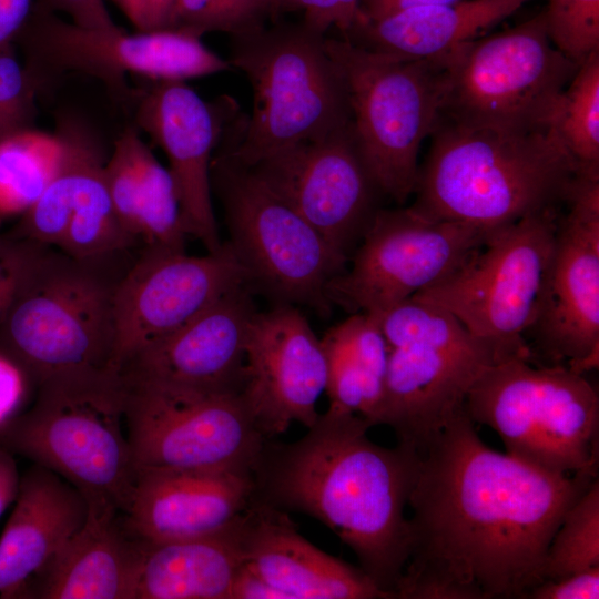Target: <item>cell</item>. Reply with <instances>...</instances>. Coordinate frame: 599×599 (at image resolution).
Wrapping results in <instances>:
<instances>
[{
    "mask_svg": "<svg viewBox=\"0 0 599 599\" xmlns=\"http://www.w3.org/2000/svg\"><path fill=\"white\" fill-rule=\"evenodd\" d=\"M419 455L396 598H528L556 530L597 474L554 473L496 451L465 408Z\"/></svg>",
    "mask_w": 599,
    "mask_h": 599,
    "instance_id": "1",
    "label": "cell"
},
{
    "mask_svg": "<svg viewBox=\"0 0 599 599\" xmlns=\"http://www.w3.org/2000/svg\"><path fill=\"white\" fill-rule=\"evenodd\" d=\"M369 428L358 415L326 412L295 443L267 439L254 469L255 498L319 520L394 599L409 554L405 508L420 455L377 445Z\"/></svg>",
    "mask_w": 599,
    "mask_h": 599,
    "instance_id": "2",
    "label": "cell"
},
{
    "mask_svg": "<svg viewBox=\"0 0 599 599\" xmlns=\"http://www.w3.org/2000/svg\"><path fill=\"white\" fill-rule=\"evenodd\" d=\"M409 206L494 230L567 203L578 170L554 128L507 131L438 120Z\"/></svg>",
    "mask_w": 599,
    "mask_h": 599,
    "instance_id": "3",
    "label": "cell"
},
{
    "mask_svg": "<svg viewBox=\"0 0 599 599\" xmlns=\"http://www.w3.org/2000/svg\"><path fill=\"white\" fill-rule=\"evenodd\" d=\"M325 38L303 21L281 20L231 35L229 62L246 75L253 91L251 114L237 111L223 131L241 164L252 167L352 121L346 87Z\"/></svg>",
    "mask_w": 599,
    "mask_h": 599,
    "instance_id": "4",
    "label": "cell"
},
{
    "mask_svg": "<svg viewBox=\"0 0 599 599\" xmlns=\"http://www.w3.org/2000/svg\"><path fill=\"white\" fill-rule=\"evenodd\" d=\"M125 386L109 367L64 370L43 379L0 447L64 478L87 499L124 512L136 468L124 423Z\"/></svg>",
    "mask_w": 599,
    "mask_h": 599,
    "instance_id": "5",
    "label": "cell"
},
{
    "mask_svg": "<svg viewBox=\"0 0 599 599\" xmlns=\"http://www.w3.org/2000/svg\"><path fill=\"white\" fill-rule=\"evenodd\" d=\"M465 409L520 460L554 473L597 474L598 393L565 364L495 362L471 385Z\"/></svg>",
    "mask_w": 599,
    "mask_h": 599,
    "instance_id": "6",
    "label": "cell"
},
{
    "mask_svg": "<svg viewBox=\"0 0 599 599\" xmlns=\"http://www.w3.org/2000/svg\"><path fill=\"white\" fill-rule=\"evenodd\" d=\"M100 261L43 246L0 317V353L38 385L71 369L109 367L113 292Z\"/></svg>",
    "mask_w": 599,
    "mask_h": 599,
    "instance_id": "7",
    "label": "cell"
},
{
    "mask_svg": "<svg viewBox=\"0 0 599 599\" xmlns=\"http://www.w3.org/2000/svg\"><path fill=\"white\" fill-rule=\"evenodd\" d=\"M440 58L438 120L520 132L552 128L579 67L552 43L544 10Z\"/></svg>",
    "mask_w": 599,
    "mask_h": 599,
    "instance_id": "8",
    "label": "cell"
},
{
    "mask_svg": "<svg viewBox=\"0 0 599 599\" xmlns=\"http://www.w3.org/2000/svg\"><path fill=\"white\" fill-rule=\"evenodd\" d=\"M344 80L355 138L382 194L399 204L414 194L423 141L439 116L441 58L405 59L325 38Z\"/></svg>",
    "mask_w": 599,
    "mask_h": 599,
    "instance_id": "9",
    "label": "cell"
},
{
    "mask_svg": "<svg viewBox=\"0 0 599 599\" xmlns=\"http://www.w3.org/2000/svg\"><path fill=\"white\" fill-rule=\"evenodd\" d=\"M558 219V210H547L493 230L456 270L412 298L450 312L500 361H532L526 334L539 308Z\"/></svg>",
    "mask_w": 599,
    "mask_h": 599,
    "instance_id": "10",
    "label": "cell"
},
{
    "mask_svg": "<svg viewBox=\"0 0 599 599\" xmlns=\"http://www.w3.org/2000/svg\"><path fill=\"white\" fill-rule=\"evenodd\" d=\"M211 185L225 213L231 240L255 283L283 304L327 313L326 287L347 260L252 169L241 164L221 136L211 162Z\"/></svg>",
    "mask_w": 599,
    "mask_h": 599,
    "instance_id": "11",
    "label": "cell"
},
{
    "mask_svg": "<svg viewBox=\"0 0 599 599\" xmlns=\"http://www.w3.org/2000/svg\"><path fill=\"white\" fill-rule=\"evenodd\" d=\"M122 380L135 468L254 471L267 439L240 393Z\"/></svg>",
    "mask_w": 599,
    "mask_h": 599,
    "instance_id": "12",
    "label": "cell"
},
{
    "mask_svg": "<svg viewBox=\"0 0 599 599\" xmlns=\"http://www.w3.org/2000/svg\"><path fill=\"white\" fill-rule=\"evenodd\" d=\"M16 41L39 91L49 79L77 72L98 79L124 102L134 93L126 75L184 81L232 69L229 60L205 47L195 34L180 30H92L65 21L37 3Z\"/></svg>",
    "mask_w": 599,
    "mask_h": 599,
    "instance_id": "13",
    "label": "cell"
},
{
    "mask_svg": "<svg viewBox=\"0 0 599 599\" xmlns=\"http://www.w3.org/2000/svg\"><path fill=\"white\" fill-rule=\"evenodd\" d=\"M491 231L432 220L410 207L378 209L352 266L329 281L326 296L352 314L378 317L456 270Z\"/></svg>",
    "mask_w": 599,
    "mask_h": 599,
    "instance_id": "14",
    "label": "cell"
},
{
    "mask_svg": "<svg viewBox=\"0 0 599 599\" xmlns=\"http://www.w3.org/2000/svg\"><path fill=\"white\" fill-rule=\"evenodd\" d=\"M250 284L232 245L206 255L144 248L113 292L110 368L174 332L232 290Z\"/></svg>",
    "mask_w": 599,
    "mask_h": 599,
    "instance_id": "15",
    "label": "cell"
},
{
    "mask_svg": "<svg viewBox=\"0 0 599 599\" xmlns=\"http://www.w3.org/2000/svg\"><path fill=\"white\" fill-rule=\"evenodd\" d=\"M252 169L346 260L378 210L382 193L363 160L352 121Z\"/></svg>",
    "mask_w": 599,
    "mask_h": 599,
    "instance_id": "16",
    "label": "cell"
},
{
    "mask_svg": "<svg viewBox=\"0 0 599 599\" xmlns=\"http://www.w3.org/2000/svg\"><path fill=\"white\" fill-rule=\"evenodd\" d=\"M558 219L554 250L534 324L526 334L550 363L599 347V177L579 176Z\"/></svg>",
    "mask_w": 599,
    "mask_h": 599,
    "instance_id": "17",
    "label": "cell"
},
{
    "mask_svg": "<svg viewBox=\"0 0 599 599\" xmlns=\"http://www.w3.org/2000/svg\"><path fill=\"white\" fill-rule=\"evenodd\" d=\"M327 363L322 341L291 304L255 312L245 343L242 400L266 439L292 423L312 427L319 417Z\"/></svg>",
    "mask_w": 599,
    "mask_h": 599,
    "instance_id": "18",
    "label": "cell"
},
{
    "mask_svg": "<svg viewBox=\"0 0 599 599\" xmlns=\"http://www.w3.org/2000/svg\"><path fill=\"white\" fill-rule=\"evenodd\" d=\"M132 99L138 125L167 156L186 235L207 253L219 251L223 242L211 197V162L237 104L229 97L207 102L184 81L173 80L153 81Z\"/></svg>",
    "mask_w": 599,
    "mask_h": 599,
    "instance_id": "19",
    "label": "cell"
},
{
    "mask_svg": "<svg viewBox=\"0 0 599 599\" xmlns=\"http://www.w3.org/2000/svg\"><path fill=\"white\" fill-rule=\"evenodd\" d=\"M496 352L473 337L458 343L389 347L385 393L377 425L394 429L398 444L418 454L459 410Z\"/></svg>",
    "mask_w": 599,
    "mask_h": 599,
    "instance_id": "20",
    "label": "cell"
},
{
    "mask_svg": "<svg viewBox=\"0 0 599 599\" xmlns=\"http://www.w3.org/2000/svg\"><path fill=\"white\" fill-rule=\"evenodd\" d=\"M247 285L232 290L180 328L135 352L118 373L128 382L241 393L246 336L256 312Z\"/></svg>",
    "mask_w": 599,
    "mask_h": 599,
    "instance_id": "21",
    "label": "cell"
},
{
    "mask_svg": "<svg viewBox=\"0 0 599 599\" xmlns=\"http://www.w3.org/2000/svg\"><path fill=\"white\" fill-rule=\"evenodd\" d=\"M255 493L251 469L136 468L123 524L151 542L215 535L242 516Z\"/></svg>",
    "mask_w": 599,
    "mask_h": 599,
    "instance_id": "22",
    "label": "cell"
},
{
    "mask_svg": "<svg viewBox=\"0 0 599 599\" xmlns=\"http://www.w3.org/2000/svg\"><path fill=\"white\" fill-rule=\"evenodd\" d=\"M233 529L243 562L287 599H393L362 568L306 540L285 510L254 498Z\"/></svg>",
    "mask_w": 599,
    "mask_h": 599,
    "instance_id": "23",
    "label": "cell"
},
{
    "mask_svg": "<svg viewBox=\"0 0 599 599\" xmlns=\"http://www.w3.org/2000/svg\"><path fill=\"white\" fill-rule=\"evenodd\" d=\"M87 502L84 524L21 598L134 599L141 541L128 532L115 506L99 499Z\"/></svg>",
    "mask_w": 599,
    "mask_h": 599,
    "instance_id": "24",
    "label": "cell"
},
{
    "mask_svg": "<svg viewBox=\"0 0 599 599\" xmlns=\"http://www.w3.org/2000/svg\"><path fill=\"white\" fill-rule=\"evenodd\" d=\"M83 494L33 464L20 477L14 508L0 537V598L16 599L84 524Z\"/></svg>",
    "mask_w": 599,
    "mask_h": 599,
    "instance_id": "25",
    "label": "cell"
},
{
    "mask_svg": "<svg viewBox=\"0 0 599 599\" xmlns=\"http://www.w3.org/2000/svg\"><path fill=\"white\" fill-rule=\"evenodd\" d=\"M531 0H457L414 8L377 20L362 18L344 37L370 51L434 59L474 40Z\"/></svg>",
    "mask_w": 599,
    "mask_h": 599,
    "instance_id": "26",
    "label": "cell"
},
{
    "mask_svg": "<svg viewBox=\"0 0 599 599\" xmlns=\"http://www.w3.org/2000/svg\"><path fill=\"white\" fill-rule=\"evenodd\" d=\"M233 525L204 537L140 540L134 599H230L243 564Z\"/></svg>",
    "mask_w": 599,
    "mask_h": 599,
    "instance_id": "27",
    "label": "cell"
},
{
    "mask_svg": "<svg viewBox=\"0 0 599 599\" xmlns=\"http://www.w3.org/2000/svg\"><path fill=\"white\" fill-rule=\"evenodd\" d=\"M321 341L327 363V412L358 415L377 426L389 356L378 317L353 313Z\"/></svg>",
    "mask_w": 599,
    "mask_h": 599,
    "instance_id": "28",
    "label": "cell"
},
{
    "mask_svg": "<svg viewBox=\"0 0 599 599\" xmlns=\"http://www.w3.org/2000/svg\"><path fill=\"white\" fill-rule=\"evenodd\" d=\"M58 134L65 148L61 170L8 232L13 237L49 247H58L60 244L87 172L97 162L102 161L98 148L82 130L64 125Z\"/></svg>",
    "mask_w": 599,
    "mask_h": 599,
    "instance_id": "29",
    "label": "cell"
},
{
    "mask_svg": "<svg viewBox=\"0 0 599 599\" xmlns=\"http://www.w3.org/2000/svg\"><path fill=\"white\" fill-rule=\"evenodd\" d=\"M61 136L34 129L0 139V221L21 216L61 170Z\"/></svg>",
    "mask_w": 599,
    "mask_h": 599,
    "instance_id": "30",
    "label": "cell"
},
{
    "mask_svg": "<svg viewBox=\"0 0 599 599\" xmlns=\"http://www.w3.org/2000/svg\"><path fill=\"white\" fill-rule=\"evenodd\" d=\"M103 165L104 162L99 161L87 172L69 225L57 247L77 260H106L136 243L115 214Z\"/></svg>",
    "mask_w": 599,
    "mask_h": 599,
    "instance_id": "31",
    "label": "cell"
},
{
    "mask_svg": "<svg viewBox=\"0 0 599 599\" xmlns=\"http://www.w3.org/2000/svg\"><path fill=\"white\" fill-rule=\"evenodd\" d=\"M552 128L579 175L599 177V50L579 64L562 93Z\"/></svg>",
    "mask_w": 599,
    "mask_h": 599,
    "instance_id": "32",
    "label": "cell"
},
{
    "mask_svg": "<svg viewBox=\"0 0 599 599\" xmlns=\"http://www.w3.org/2000/svg\"><path fill=\"white\" fill-rule=\"evenodd\" d=\"M599 567V481L596 479L568 509L544 564V581Z\"/></svg>",
    "mask_w": 599,
    "mask_h": 599,
    "instance_id": "33",
    "label": "cell"
},
{
    "mask_svg": "<svg viewBox=\"0 0 599 599\" xmlns=\"http://www.w3.org/2000/svg\"><path fill=\"white\" fill-rule=\"evenodd\" d=\"M151 152L136 129L128 128L115 141L112 154L103 165V177L115 214L136 242L144 166Z\"/></svg>",
    "mask_w": 599,
    "mask_h": 599,
    "instance_id": "34",
    "label": "cell"
},
{
    "mask_svg": "<svg viewBox=\"0 0 599 599\" xmlns=\"http://www.w3.org/2000/svg\"><path fill=\"white\" fill-rule=\"evenodd\" d=\"M544 9L552 43L580 64L599 50V0H547Z\"/></svg>",
    "mask_w": 599,
    "mask_h": 599,
    "instance_id": "35",
    "label": "cell"
},
{
    "mask_svg": "<svg viewBox=\"0 0 599 599\" xmlns=\"http://www.w3.org/2000/svg\"><path fill=\"white\" fill-rule=\"evenodd\" d=\"M8 48H0V139L33 129L39 88Z\"/></svg>",
    "mask_w": 599,
    "mask_h": 599,
    "instance_id": "36",
    "label": "cell"
},
{
    "mask_svg": "<svg viewBox=\"0 0 599 599\" xmlns=\"http://www.w3.org/2000/svg\"><path fill=\"white\" fill-rule=\"evenodd\" d=\"M361 0H283L282 14L302 11L303 22L309 28L326 34L332 27L341 37L346 35L361 20Z\"/></svg>",
    "mask_w": 599,
    "mask_h": 599,
    "instance_id": "37",
    "label": "cell"
},
{
    "mask_svg": "<svg viewBox=\"0 0 599 599\" xmlns=\"http://www.w3.org/2000/svg\"><path fill=\"white\" fill-rule=\"evenodd\" d=\"M43 246L0 234V317Z\"/></svg>",
    "mask_w": 599,
    "mask_h": 599,
    "instance_id": "38",
    "label": "cell"
},
{
    "mask_svg": "<svg viewBox=\"0 0 599 599\" xmlns=\"http://www.w3.org/2000/svg\"><path fill=\"white\" fill-rule=\"evenodd\" d=\"M35 390L28 374L0 353V436L28 409Z\"/></svg>",
    "mask_w": 599,
    "mask_h": 599,
    "instance_id": "39",
    "label": "cell"
},
{
    "mask_svg": "<svg viewBox=\"0 0 599 599\" xmlns=\"http://www.w3.org/2000/svg\"><path fill=\"white\" fill-rule=\"evenodd\" d=\"M171 30L201 38L207 32H234L223 0H177Z\"/></svg>",
    "mask_w": 599,
    "mask_h": 599,
    "instance_id": "40",
    "label": "cell"
},
{
    "mask_svg": "<svg viewBox=\"0 0 599 599\" xmlns=\"http://www.w3.org/2000/svg\"><path fill=\"white\" fill-rule=\"evenodd\" d=\"M529 599H597L599 567L558 580H545L528 595Z\"/></svg>",
    "mask_w": 599,
    "mask_h": 599,
    "instance_id": "41",
    "label": "cell"
},
{
    "mask_svg": "<svg viewBox=\"0 0 599 599\" xmlns=\"http://www.w3.org/2000/svg\"><path fill=\"white\" fill-rule=\"evenodd\" d=\"M35 3L49 11L65 13L71 22L82 28L100 31L120 29L103 0H37Z\"/></svg>",
    "mask_w": 599,
    "mask_h": 599,
    "instance_id": "42",
    "label": "cell"
},
{
    "mask_svg": "<svg viewBox=\"0 0 599 599\" xmlns=\"http://www.w3.org/2000/svg\"><path fill=\"white\" fill-rule=\"evenodd\" d=\"M231 18L234 34L261 29L272 21L270 0H223Z\"/></svg>",
    "mask_w": 599,
    "mask_h": 599,
    "instance_id": "43",
    "label": "cell"
},
{
    "mask_svg": "<svg viewBox=\"0 0 599 599\" xmlns=\"http://www.w3.org/2000/svg\"><path fill=\"white\" fill-rule=\"evenodd\" d=\"M37 0H0V48L18 38L32 14Z\"/></svg>",
    "mask_w": 599,
    "mask_h": 599,
    "instance_id": "44",
    "label": "cell"
},
{
    "mask_svg": "<svg viewBox=\"0 0 599 599\" xmlns=\"http://www.w3.org/2000/svg\"><path fill=\"white\" fill-rule=\"evenodd\" d=\"M230 599H287V597L243 562L235 575Z\"/></svg>",
    "mask_w": 599,
    "mask_h": 599,
    "instance_id": "45",
    "label": "cell"
},
{
    "mask_svg": "<svg viewBox=\"0 0 599 599\" xmlns=\"http://www.w3.org/2000/svg\"><path fill=\"white\" fill-rule=\"evenodd\" d=\"M453 1L457 0H361L359 9L364 19L377 20L405 10Z\"/></svg>",
    "mask_w": 599,
    "mask_h": 599,
    "instance_id": "46",
    "label": "cell"
},
{
    "mask_svg": "<svg viewBox=\"0 0 599 599\" xmlns=\"http://www.w3.org/2000/svg\"><path fill=\"white\" fill-rule=\"evenodd\" d=\"M20 477L13 454L0 447V516L14 502Z\"/></svg>",
    "mask_w": 599,
    "mask_h": 599,
    "instance_id": "47",
    "label": "cell"
},
{
    "mask_svg": "<svg viewBox=\"0 0 599 599\" xmlns=\"http://www.w3.org/2000/svg\"><path fill=\"white\" fill-rule=\"evenodd\" d=\"M177 0H143L144 31L171 30Z\"/></svg>",
    "mask_w": 599,
    "mask_h": 599,
    "instance_id": "48",
    "label": "cell"
},
{
    "mask_svg": "<svg viewBox=\"0 0 599 599\" xmlns=\"http://www.w3.org/2000/svg\"><path fill=\"white\" fill-rule=\"evenodd\" d=\"M136 31H144L143 0H112Z\"/></svg>",
    "mask_w": 599,
    "mask_h": 599,
    "instance_id": "49",
    "label": "cell"
},
{
    "mask_svg": "<svg viewBox=\"0 0 599 599\" xmlns=\"http://www.w3.org/2000/svg\"><path fill=\"white\" fill-rule=\"evenodd\" d=\"M283 0H270L272 8V23L281 20Z\"/></svg>",
    "mask_w": 599,
    "mask_h": 599,
    "instance_id": "50",
    "label": "cell"
}]
</instances>
